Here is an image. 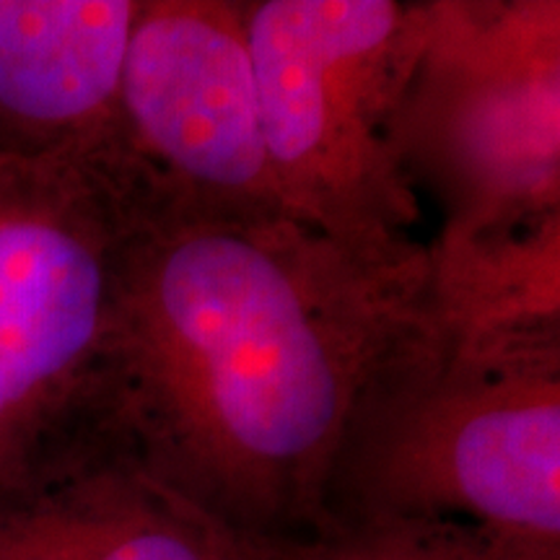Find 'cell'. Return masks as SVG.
<instances>
[{"label": "cell", "instance_id": "8992f818", "mask_svg": "<svg viewBox=\"0 0 560 560\" xmlns=\"http://www.w3.org/2000/svg\"><path fill=\"white\" fill-rule=\"evenodd\" d=\"M104 182L140 226L280 219L247 11L140 0Z\"/></svg>", "mask_w": 560, "mask_h": 560}, {"label": "cell", "instance_id": "9c48e42d", "mask_svg": "<svg viewBox=\"0 0 560 560\" xmlns=\"http://www.w3.org/2000/svg\"><path fill=\"white\" fill-rule=\"evenodd\" d=\"M431 247L433 301L454 340L560 332V213L475 231Z\"/></svg>", "mask_w": 560, "mask_h": 560}, {"label": "cell", "instance_id": "277c9868", "mask_svg": "<svg viewBox=\"0 0 560 560\" xmlns=\"http://www.w3.org/2000/svg\"><path fill=\"white\" fill-rule=\"evenodd\" d=\"M132 229L79 159L0 153V482L107 420Z\"/></svg>", "mask_w": 560, "mask_h": 560}, {"label": "cell", "instance_id": "ba28073f", "mask_svg": "<svg viewBox=\"0 0 560 560\" xmlns=\"http://www.w3.org/2000/svg\"><path fill=\"white\" fill-rule=\"evenodd\" d=\"M140 0H0V153L104 172Z\"/></svg>", "mask_w": 560, "mask_h": 560}, {"label": "cell", "instance_id": "5b68a950", "mask_svg": "<svg viewBox=\"0 0 560 560\" xmlns=\"http://www.w3.org/2000/svg\"><path fill=\"white\" fill-rule=\"evenodd\" d=\"M444 231L560 213V3L439 0L400 117Z\"/></svg>", "mask_w": 560, "mask_h": 560}, {"label": "cell", "instance_id": "3957f363", "mask_svg": "<svg viewBox=\"0 0 560 560\" xmlns=\"http://www.w3.org/2000/svg\"><path fill=\"white\" fill-rule=\"evenodd\" d=\"M247 37L285 213L366 255L410 249L420 219L400 117L431 3L252 0Z\"/></svg>", "mask_w": 560, "mask_h": 560}, {"label": "cell", "instance_id": "52a82bcc", "mask_svg": "<svg viewBox=\"0 0 560 560\" xmlns=\"http://www.w3.org/2000/svg\"><path fill=\"white\" fill-rule=\"evenodd\" d=\"M0 560H265L161 486L102 420L0 482Z\"/></svg>", "mask_w": 560, "mask_h": 560}, {"label": "cell", "instance_id": "30bf717a", "mask_svg": "<svg viewBox=\"0 0 560 560\" xmlns=\"http://www.w3.org/2000/svg\"><path fill=\"white\" fill-rule=\"evenodd\" d=\"M265 560H560V550L452 522H338L304 540L265 545Z\"/></svg>", "mask_w": 560, "mask_h": 560}, {"label": "cell", "instance_id": "7a4b0ae2", "mask_svg": "<svg viewBox=\"0 0 560 560\" xmlns=\"http://www.w3.org/2000/svg\"><path fill=\"white\" fill-rule=\"evenodd\" d=\"M325 516L452 522L560 550V332L462 342L439 322L355 418Z\"/></svg>", "mask_w": 560, "mask_h": 560}, {"label": "cell", "instance_id": "6da1fadb", "mask_svg": "<svg viewBox=\"0 0 560 560\" xmlns=\"http://www.w3.org/2000/svg\"><path fill=\"white\" fill-rule=\"evenodd\" d=\"M431 247H342L291 215L132 229L109 423L140 465L247 542L325 529L338 452L436 330Z\"/></svg>", "mask_w": 560, "mask_h": 560}]
</instances>
